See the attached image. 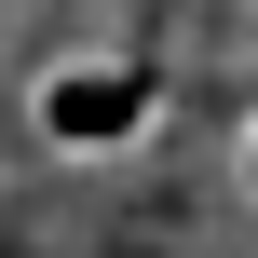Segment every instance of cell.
<instances>
[{"mask_svg": "<svg viewBox=\"0 0 258 258\" xmlns=\"http://www.w3.org/2000/svg\"><path fill=\"white\" fill-rule=\"evenodd\" d=\"M245 190H258V150H245Z\"/></svg>", "mask_w": 258, "mask_h": 258, "instance_id": "1", "label": "cell"}]
</instances>
